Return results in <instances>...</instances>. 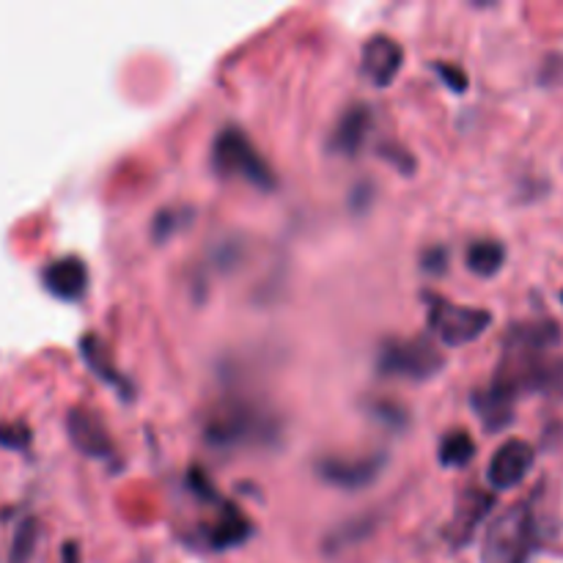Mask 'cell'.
Wrapping results in <instances>:
<instances>
[{
    "instance_id": "8992f818",
    "label": "cell",
    "mask_w": 563,
    "mask_h": 563,
    "mask_svg": "<svg viewBox=\"0 0 563 563\" xmlns=\"http://www.w3.org/2000/svg\"><path fill=\"white\" fill-rule=\"evenodd\" d=\"M385 462H388V456L383 451L361 456H322L317 462V476L330 487L357 493V489H366L377 482L379 473L385 471Z\"/></svg>"
},
{
    "instance_id": "9c48e42d",
    "label": "cell",
    "mask_w": 563,
    "mask_h": 563,
    "mask_svg": "<svg viewBox=\"0 0 563 563\" xmlns=\"http://www.w3.org/2000/svg\"><path fill=\"white\" fill-rule=\"evenodd\" d=\"M533 467V449L526 440H509L493 454L487 467V482L495 489H511L526 482Z\"/></svg>"
},
{
    "instance_id": "7402d4cb",
    "label": "cell",
    "mask_w": 563,
    "mask_h": 563,
    "mask_svg": "<svg viewBox=\"0 0 563 563\" xmlns=\"http://www.w3.org/2000/svg\"><path fill=\"white\" fill-rule=\"evenodd\" d=\"M27 443H31V429H27V423H0V445H5V449H25Z\"/></svg>"
},
{
    "instance_id": "ba28073f",
    "label": "cell",
    "mask_w": 563,
    "mask_h": 563,
    "mask_svg": "<svg viewBox=\"0 0 563 563\" xmlns=\"http://www.w3.org/2000/svg\"><path fill=\"white\" fill-rule=\"evenodd\" d=\"M401 64H405V49L396 38L390 36H372L366 38L361 53V66L363 75L374 82L377 88H388L390 82L399 77Z\"/></svg>"
},
{
    "instance_id": "6da1fadb",
    "label": "cell",
    "mask_w": 563,
    "mask_h": 563,
    "mask_svg": "<svg viewBox=\"0 0 563 563\" xmlns=\"http://www.w3.org/2000/svg\"><path fill=\"white\" fill-rule=\"evenodd\" d=\"M275 418L264 412L253 401L229 399L220 407H214L212 416L207 418L203 438L209 445L218 449H236L247 443H264L275 438Z\"/></svg>"
},
{
    "instance_id": "30bf717a",
    "label": "cell",
    "mask_w": 563,
    "mask_h": 563,
    "mask_svg": "<svg viewBox=\"0 0 563 563\" xmlns=\"http://www.w3.org/2000/svg\"><path fill=\"white\" fill-rule=\"evenodd\" d=\"M515 405L517 394L509 385L498 383V379L489 388H482L473 394V410L478 412L487 432H500V429L509 427L515 421Z\"/></svg>"
},
{
    "instance_id": "e0dca14e",
    "label": "cell",
    "mask_w": 563,
    "mask_h": 563,
    "mask_svg": "<svg viewBox=\"0 0 563 563\" xmlns=\"http://www.w3.org/2000/svg\"><path fill=\"white\" fill-rule=\"evenodd\" d=\"M467 269L478 278H493L500 273L506 262V247L495 240H478L467 247Z\"/></svg>"
},
{
    "instance_id": "ffe728a7",
    "label": "cell",
    "mask_w": 563,
    "mask_h": 563,
    "mask_svg": "<svg viewBox=\"0 0 563 563\" xmlns=\"http://www.w3.org/2000/svg\"><path fill=\"white\" fill-rule=\"evenodd\" d=\"M366 412L372 421L383 423L388 429H405L410 423V412H407L405 405L399 401H390V399H379V401H368Z\"/></svg>"
},
{
    "instance_id": "4316f807",
    "label": "cell",
    "mask_w": 563,
    "mask_h": 563,
    "mask_svg": "<svg viewBox=\"0 0 563 563\" xmlns=\"http://www.w3.org/2000/svg\"><path fill=\"white\" fill-rule=\"evenodd\" d=\"M80 561V553H77V544H66L64 548V563H77Z\"/></svg>"
},
{
    "instance_id": "603a6c76",
    "label": "cell",
    "mask_w": 563,
    "mask_h": 563,
    "mask_svg": "<svg viewBox=\"0 0 563 563\" xmlns=\"http://www.w3.org/2000/svg\"><path fill=\"white\" fill-rule=\"evenodd\" d=\"M190 212H176V209H168V212H159L157 220H154V240H165L168 234L179 231L181 225L190 223Z\"/></svg>"
},
{
    "instance_id": "5bb4252c",
    "label": "cell",
    "mask_w": 563,
    "mask_h": 563,
    "mask_svg": "<svg viewBox=\"0 0 563 563\" xmlns=\"http://www.w3.org/2000/svg\"><path fill=\"white\" fill-rule=\"evenodd\" d=\"M253 537V522L247 520L245 511L236 509L234 504H223L218 522L209 531V548L214 550H229L240 548L247 539Z\"/></svg>"
},
{
    "instance_id": "277c9868",
    "label": "cell",
    "mask_w": 563,
    "mask_h": 563,
    "mask_svg": "<svg viewBox=\"0 0 563 563\" xmlns=\"http://www.w3.org/2000/svg\"><path fill=\"white\" fill-rule=\"evenodd\" d=\"M377 366L385 377L412 379V383H427L438 377L445 366V357L429 339H390L379 350Z\"/></svg>"
},
{
    "instance_id": "ac0fdd59",
    "label": "cell",
    "mask_w": 563,
    "mask_h": 563,
    "mask_svg": "<svg viewBox=\"0 0 563 563\" xmlns=\"http://www.w3.org/2000/svg\"><path fill=\"white\" fill-rule=\"evenodd\" d=\"M473 456H476V443L465 429H454L440 440L438 460L443 467H465L471 465Z\"/></svg>"
},
{
    "instance_id": "8fae6325",
    "label": "cell",
    "mask_w": 563,
    "mask_h": 563,
    "mask_svg": "<svg viewBox=\"0 0 563 563\" xmlns=\"http://www.w3.org/2000/svg\"><path fill=\"white\" fill-rule=\"evenodd\" d=\"M42 280L44 286H47L49 295L75 302L86 295L88 269L77 256H64L55 258V262H49L47 267H44Z\"/></svg>"
},
{
    "instance_id": "484cf974",
    "label": "cell",
    "mask_w": 563,
    "mask_h": 563,
    "mask_svg": "<svg viewBox=\"0 0 563 563\" xmlns=\"http://www.w3.org/2000/svg\"><path fill=\"white\" fill-rule=\"evenodd\" d=\"M190 487L196 489L198 495H203V498H214V489L209 487V478L203 476L201 471H192L190 473Z\"/></svg>"
},
{
    "instance_id": "3957f363",
    "label": "cell",
    "mask_w": 563,
    "mask_h": 563,
    "mask_svg": "<svg viewBox=\"0 0 563 563\" xmlns=\"http://www.w3.org/2000/svg\"><path fill=\"white\" fill-rule=\"evenodd\" d=\"M537 542V522L528 504H517L495 517L482 544V563H526Z\"/></svg>"
},
{
    "instance_id": "9a60e30c",
    "label": "cell",
    "mask_w": 563,
    "mask_h": 563,
    "mask_svg": "<svg viewBox=\"0 0 563 563\" xmlns=\"http://www.w3.org/2000/svg\"><path fill=\"white\" fill-rule=\"evenodd\" d=\"M80 357L88 363V368H91L102 383L113 385V388H119L121 394H130V383L115 372V366L110 363L108 350H104V344L97 339V335H86V339L80 341Z\"/></svg>"
},
{
    "instance_id": "83f0119b",
    "label": "cell",
    "mask_w": 563,
    "mask_h": 563,
    "mask_svg": "<svg viewBox=\"0 0 563 563\" xmlns=\"http://www.w3.org/2000/svg\"><path fill=\"white\" fill-rule=\"evenodd\" d=\"M561 300H563V295H561Z\"/></svg>"
},
{
    "instance_id": "7c38bea8",
    "label": "cell",
    "mask_w": 563,
    "mask_h": 563,
    "mask_svg": "<svg viewBox=\"0 0 563 563\" xmlns=\"http://www.w3.org/2000/svg\"><path fill=\"white\" fill-rule=\"evenodd\" d=\"M368 126H372V110L366 104L355 102L352 108H346L335 124L333 135H330V152L346 154V157L357 154L366 141Z\"/></svg>"
},
{
    "instance_id": "52a82bcc",
    "label": "cell",
    "mask_w": 563,
    "mask_h": 563,
    "mask_svg": "<svg viewBox=\"0 0 563 563\" xmlns=\"http://www.w3.org/2000/svg\"><path fill=\"white\" fill-rule=\"evenodd\" d=\"M66 432H69L71 445L80 454L91 456V460H110L113 456V440L104 423L99 421L97 412L86 410V407H71L66 416Z\"/></svg>"
},
{
    "instance_id": "4fadbf2b",
    "label": "cell",
    "mask_w": 563,
    "mask_h": 563,
    "mask_svg": "<svg viewBox=\"0 0 563 563\" xmlns=\"http://www.w3.org/2000/svg\"><path fill=\"white\" fill-rule=\"evenodd\" d=\"M495 506V498L489 493H482V489H471L460 498L456 504L454 522H451V542L465 544L471 542L473 531L478 528V522L489 515V509Z\"/></svg>"
},
{
    "instance_id": "2e32d148",
    "label": "cell",
    "mask_w": 563,
    "mask_h": 563,
    "mask_svg": "<svg viewBox=\"0 0 563 563\" xmlns=\"http://www.w3.org/2000/svg\"><path fill=\"white\" fill-rule=\"evenodd\" d=\"M561 341V330L555 322H522L509 328L506 344L511 346H526V350L544 352Z\"/></svg>"
},
{
    "instance_id": "7a4b0ae2",
    "label": "cell",
    "mask_w": 563,
    "mask_h": 563,
    "mask_svg": "<svg viewBox=\"0 0 563 563\" xmlns=\"http://www.w3.org/2000/svg\"><path fill=\"white\" fill-rule=\"evenodd\" d=\"M212 163L218 174L236 176V179L247 181V185L258 187V190H275L278 187V176H275L273 165L253 146V141L240 126H225L214 137Z\"/></svg>"
},
{
    "instance_id": "d4e9b609",
    "label": "cell",
    "mask_w": 563,
    "mask_h": 563,
    "mask_svg": "<svg viewBox=\"0 0 563 563\" xmlns=\"http://www.w3.org/2000/svg\"><path fill=\"white\" fill-rule=\"evenodd\" d=\"M542 390H563V363H555V366H548L542 379Z\"/></svg>"
},
{
    "instance_id": "44dd1931",
    "label": "cell",
    "mask_w": 563,
    "mask_h": 563,
    "mask_svg": "<svg viewBox=\"0 0 563 563\" xmlns=\"http://www.w3.org/2000/svg\"><path fill=\"white\" fill-rule=\"evenodd\" d=\"M432 69L438 71L440 80H443L445 86H449L454 93H465L467 91V75H465V69H462V66L445 64V60H434Z\"/></svg>"
},
{
    "instance_id": "5b68a950",
    "label": "cell",
    "mask_w": 563,
    "mask_h": 563,
    "mask_svg": "<svg viewBox=\"0 0 563 563\" xmlns=\"http://www.w3.org/2000/svg\"><path fill=\"white\" fill-rule=\"evenodd\" d=\"M489 324H493V313L484 311V308L454 306V302H445L440 297H434L432 308H429V328L438 333V339L445 346L471 344L478 335L487 333Z\"/></svg>"
},
{
    "instance_id": "cb8c5ba5",
    "label": "cell",
    "mask_w": 563,
    "mask_h": 563,
    "mask_svg": "<svg viewBox=\"0 0 563 563\" xmlns=\"http://www.w3.org/2000/svg\"><path fill=\"white\" fill-rule=\"evenodd\" d=\"M445 262H449V253L443 247H434V251H429L423 256V269H429V273H443Z\"/></svg>"
},
{
    "instance_id": "d6986e66",
    "label": "cell",
    "mask_w": 563,
    "mask_h": 563,
    "mask_svg": "<svg viewBox=\"0 0 563 563\" xmlns=\"http://www.w3.org/2000/svg\"><path fill=\"white\" fill-rule=\"evenodd\" d=\"M36 542H38V522L33 520V517H25V520L16 526L14 539H11L9 563H31Z\"/></svg>"
}]
</instances>
